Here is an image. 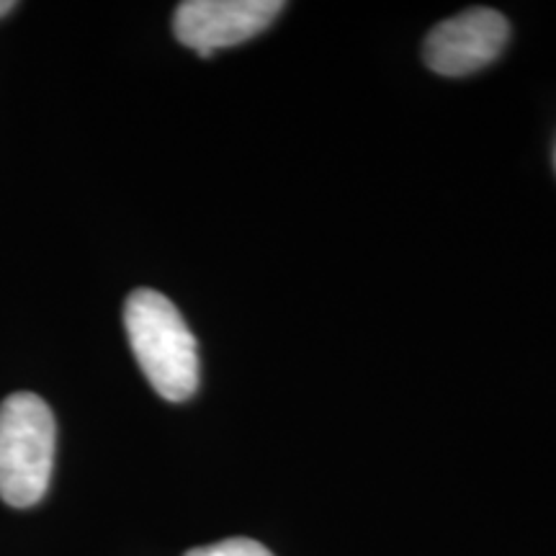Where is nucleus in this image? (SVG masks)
I'll return each instance as SVG.
<instances>
[{
	"label": "nucleus",
	"mask_w": 556,
	"mask_h": 556,
	"mask_svg": "<svg viewBox=\"0 0 556 556\" xmlns=\"http://www.w3.org/2000/svg\"><path fill=\"white\" fill-rule=\"evenodd\" d=\"M283 9L281 0H186L173 16V31L180 45L208 58L258 37Z\"/></svg>",
	"instance_id": "3"
},
{
	"label": "nucleus",
	"mask_w": 556,
	"mask_h": 556,
	"mask_svg": "<svg viewBox=\"0 0 556 556\" xmlns=\"http://www.w3.org/2000/svg\"><path fill=\"white\" fill-rule=\"evenodd\" d=\"M58 422L50 405L31 392L11 394L0 405V497L11 507H31L52 479Z\"/></svg>",
	"instance_id": "2"
},
{
	"label": "nucleus",
	"mask_w": 556,
	"mask_h": 556,
	"mask_svg": "<svg viewBox=\"0 0 556 556\" xmlns=\"http://www.w3.org/2000/svg\"><path fill=\"white\" fill-rule=\"evenodd\" d=\"M13 9H16V3H13V0H0V18L9 16Z\"/></svg>",
	"instance_id": "6"
},
{
	"label": "nucleus",
	"mask_w": 556,
	"mask_h": 556,
	"mask_svg": "<svg viewBox=\"0 0 556 556\" xmlns=\"http://www.w3.org/2000/svg\"><path fill=\"white\" fill-rule=\"evenodd\" d=\"M186 556H274V554L253 539H227L212 546L191 548Z\"/></svg>",
	"instance_id": "5"
},
{
	"label": "nucleus",
	"mask_w": 556,
	"mask_h": 556,
	"mask_svg": "<svg viewBox=\"0 0 556 556\" xmlns=\"http://www.w3.org/2000/svg\"><path fill=\"white\" fill-rule=\"evenodd\" d=\"M510 39V24L492 9H471L438 24L428 34L422 58L438 75L458 78L477 73L503 54Z\"/></svg>",
	"instance_id": "4"
},
{
	"label": "nucleus",
	"mask_w": 556,
	"mask_h": 556,
	"mask_svg": "<svg viewBox=\"0 0 556 556\" xmlns=\"http://www.w3.org/2000/svg\"><path fill=\"white\" fill-rule=\"evenodd\" d=\"M129 345L152 389L168 402H186L199 387L197 338L168 296L137 289L124 307Z\"/></svg>",
	"instance_id": "1"
}]
</instances>
